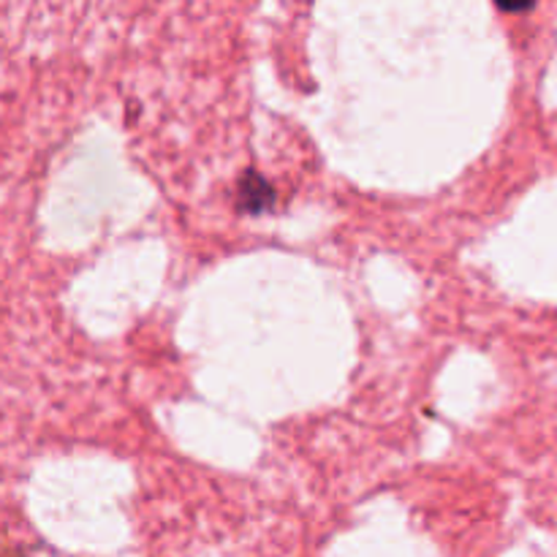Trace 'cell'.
<instances>
[{"instance_id": "cell-1", "label": "cell", "mask_w": 557, "mask_h": 557, "mask_svg": "<svg viewBox=\"0 0 557 557\" xmlns=\"http://www.w3.org/2000/svg\"><path fill=\"white\" fill-rule=\"evenodd\" d=\"M275 205V188L259 172H245L237 185V210L259 215Z\"/></svg>"}]
</instances>
